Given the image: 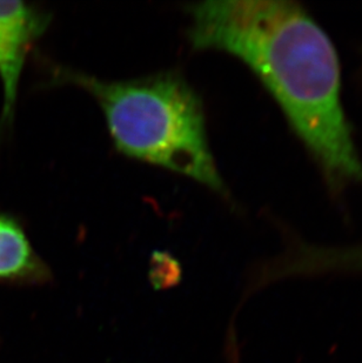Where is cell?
<instances>
[{
    "instance_id": "1",
    "label": "cell",
    "mask_w": 362,
    "mask_h": 363,
    "mask_svg": "<svg viewBox=\"0 0 362 363\" xmlns=\"http://www.w3.org/2000/svg\"><path fill=\"white\" fill-rule=\"evenodd\" d=\"M199 51L246 64L318 162L331 191L362 186V159L341 100L334 45L306 11L284 0H209L188 5Z\"/></svg>"
},
{
    "instance_id": "2",
    "label": "cell",
    "mask_w": 362,
    "mask_h": 363,
    "mask_svg": "<svg viewBox=\"0 0 362 363\" xmlns=\"http://www.w3.org/2000/svg\"><path fill=\"white\" fill-rule=\"evenodd\" d=\"M53 79L78 86L96 99L120 153L226 194L209 147L202 99L178 73L111 82L57 67Z\"/></svg>"
},
{
    "instance_id": "4",
    "label": "cell",
    "mask_w": 362,
    "mask_h": 363,
    "mask_svg": "<svg viewBox=\"0 0 362 363\" xmlns=\"http://www.w3.org/2000/svg\"><path fill=\"white\" fill-rule=\"evenodd\" d=\"M51 279V269L35 252L21 221L0 212V284L39 286Z\"/></svg>"
},
{
    "instance_id": "3",
    "label": "cell",
    "mask_w": 362,
    "mask_h": 363,
    "mask_svg": "<svg viewBox=\"0 0 362 363\" xmlns=\"http://www.w3.org/2000/svg\"><path fill=\"white\" fill-rule=\"evenodd\" d=\"M50 21V14L35 5L0 0V82L3 85L0 130L12 125L25 62Z\"/></svg>"
}]
</instances>
